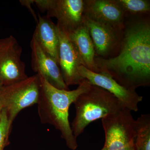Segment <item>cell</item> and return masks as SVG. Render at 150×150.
<instances>
[{
  "label": "cell",
  "mask_w": 150,
  "mask_h": 150,
  "mask_svg": "<svg viewBox=\"0 0 150 150\" xmlns=\"http://www.w3.org/2000/svg\"><path fill=\"white\" fill-rule=\"evenodd\" d=\"M50 18L38 13L36 28L33 36L43 51L59 64V39L56 24Z\"/></svg>",
  "instance_id": "13"
},
{
  "label": "cell",
  "mask_w": 150,
  "mask_h": 150,
  "mask_svg": "<svg viewBox=\"0 0 150 150\" xmlns=\"http://www.w3.org/2000/svg\"><path fill=\"white\" fill-rule=\"evenodd\" d=\"M20 3L23 6L26 7L28 9V10L31 13V14L35 18V21L37 22L38 21L37 17L35 13V12L33 10L32 7H31V4H34V0H24H24H23V1L21 0V1H20Z\"/></svg>",
  "instance_id": "18"
},
{
  "label": "cell",
  "mask_w": 150,
  "mask_h": 150,
  "mask_svg": "<svg viewBox=\"0 0 150 150\" xmlns=\"http://www.w3.org/2000/svg\"><path fill=\"white\" fill-rule=\"evenodd\" d=\"M67 33L76 46L85 67L93 72L99 74L95 61L96 55L93 43L84 22L77 29Z\"/></svg>",
  "instance_id": "14"
},
{
  "label": "cell",
  "mask_w": 150,
  "mask_h": 150,
  "mask_svg": "<svg viewBox=\"0 0 150 150\" xmlns=\"http://www.w3.org/2000/svg\"><path fill=\"white\" fill-rule=\"evenodd\" d=\"M85 16L97 22L123 29L126 16L115 0H85Z\"/></svg>",
  "instance_id": "12"
},
{
  "label": "cell",
  "mask_w": 150,
  "mask_h": 150,
  "mask_svg": "<svg viewBox=\"0 0 150 150\" xmlns=\"http://www.w3.org/2000/svg\"><path fill=\"white\" fill-rule=\"evenodd\" d=\"M79 72L92 85L104 89L114 96L123 107L131 111L136 112L139 110L138 105L143 100V97L136 91L121 86L109 76L93 72L84 66L80 67Z\"/></svg>",
  "instance_id": "10"
},
{
  "label": "cell",
  "mask_w": 150,
  "mask_h": 150,
  "mask_svg": "<svg viewBox=\"0 0 150 150\" xmlns=\"http://www.w3.org/2000/svg\"><path fill=\"white\" fill-rule=\"evenodd\" d=\"M59 39V66L62 77L67 86L79 85L85 80L79 72L84 64L74 43L67 32L56 24Z\"/></svg>",
  "instance_id": "7"
},
{
  "label": "cell",
  "mask_w": 150,
  "mask_h": 150,
  "mask_svg": "<svg viewBox=\"0 0 150 150\" xmlns=\"http://www.w3.org/2000/svg\"><path fill=\"white\" fill-rule=\"evenodd\" d=\"M131 112L124 108L101 119L107 150H136V120Z\"/></svg>",
  "instance_id": "5"
},
{
  "label": "cell",
  "mask_w": 150,
  "mask_h": 150,
  "mask_svg": "<svg viewBox=\"0 0 150 150\" xmlns=\"http://www.w3.org/2000/svg\"><path fill=\"white\" fill-rule=\"evenodd\" d=\"M3 109H4V106H3L2 102L0 98V117H1V114L2 111Z\"/></svg>",
  "instance_id": "19"
},
{
  "label": "cell",
  "mask_w": 150,
  "mask_h": 150,
  "mask_svg": "<svg viewBox=\"0 0 150 150\" xmlns=\"http://www.w3.org/2000/svg\"><path fill=\"white\" fill-rule=\"evenodd\" d=\"M4 86V84L2 83L1 81V80H0V89L2 87Z\"/></svg>",
  "instance_id": "20"
},
{
  "label": "cell",
  "mask_w": 150,
  "mask_h": 150,
  "mask_svg": "<svg viewBox=\"0 0 150 150\" xmlns=\"http://www.w3.org/2000/svg\"><path fill=\"white\" fill-rule=\"evenodd\" d=\"M126 16L149 14L150 1L148 0H115Z\"/></svg>",
  "instance_id": "16"
},
{
  "label": "cell",
  "mask_w": 150,
  "mask_h": 150,
  "mask_svg": "<svg viewBox=\"0 0 150 150\" xmlns=\"http://www.w3.org/2000/svg\"><path fill=\"white\" fill-rule=\"evenodd\" d=\"M101 150H107V149H106V148L105 147V146H103V148L101 149Z\"/></svg>",
  "instance_id": "21"
},
{
  "label": "cell",
  "mask_w": 150,
  "mask_h": 150,
  "mask_svg": "<svg viewBox=\"0 0 150 150\" xmlns=\"http://www.w3.org/2000/svg\"><path fill=\"white\" fill-rule=\"evenodd\" d=\"M84 23L93 43L96 57L108 59L116 56L121 46L123 28L97 22L85 16Z\"/></svg>",
  "instance_id": "8"
},
{
  "label": "cell",
  "mask_w": 150,
  "mask_h": 150,
  "mask_svg": "<svg viewBox=\"0 0 150 150\" xmlns=\"http://www.w3.org/2000/svg\"><path fill=\"white\" fill-rule=\"evenodd\" d=\"M40 91L38 74L0 89V98L11 125L21 111L37 104Z\"/></svg>",
  "instance_id": "4"
},
{
  "label": "cell",
  "mask_w": 150,
  "mask_h": 150,
  "mask_svg": "<svg viewBox=\"0 0 150 150\" xmlns=\"http://www.w3.org/2000/svg\"><path fill=\"white\" fill-rule=\"evenodd\" d=\"M30 47L33 70L54 87L69 90L64 80L58 63L43 51L33 36L30 41Z\"/></svg>",
  "instance_id": "11"
},
{
  "label": "cell",
  "mask_w": 150,
  "mask_h": 150,
  "mask_svg": "<svg viewBox=\"0 0 150 150\" xmlns=\"http://www.w3.org/2000/svg\"><path fill=\"white\" fill-rule=\"evenodd\" d=\"M85 4V0H46L43 11L48 17L56 18L60 27L70 32L83 23Z\"/></svg>",
  "instance_id": "9"
},
{
  "label": "cell",
  "mask_w": 150,
  "mask_h": 150,
  "mask_svg": "<svg viewBox=\"0 0 150 150\" xmlns=\"http://www.w3.org/2000/svg\"><path fill=\"white\" fill-rule=\"evenodd\" d=\"M135 150H150V115L143 114L136 120Z\"/></svg>",
  "instance_id": "15"
},
{
  "label": "cell",
  "mask_w": 150,
  "mask_h": 150,
  "mask_svg": "<svg viewBox=\"0 0 150 150\" xmlns=\"http://www.w3.org/2000/svg\"><path fill=\"white\" fill-rule=\"evenodd\" d=\"M73 103L76 115L71 127L76 139L83 133L92 122L116 113L124 108L114 96L104 89L92 85Z\"/></svg>",
  "instance_id": "3"
},
{
  "label": "cell",
  "mask_w": 150,
  "mask_h": 150,
  "mask_svg": "<svg viewBox=\"0 0 150 150\" xmlns=\"http://www.w3.org/2000/svg\"><path fill=\"white\" fill-rule=\"evenodd\" d=\"M12 125L10 123L5 109H3L0 117V150H4L8 145L9 136L11 129Z\"/></svg>",
  "instance_id": "17"
},
{
  "label": "cell",
  "mask_w": 150,
  "mask_h": 150,
  "mask_svg": "<svg viewBox=\"0 0 150 150\" xmlns=\"http://www.w3.org/2000/svg\"><path fill=\"white\" fill-rule=\"evenodd\" d=\"M99 74L136 91L150 85V19L149 14L126 16L120 48L108 59L96 57Z\"/></svg>",
  "instance_id": "1"
},
{
  "label": "cell",
  "mask_w": 150,
  "mask_h": 150,
  "mask_svg": "<svg viewBox=\"0 0 150 150\" xmlns=\"http://www.w3.org/2000/svg\"><path fill=\"white\" fill-rule=\"evenodd\" d=\"M38 75L40 91L37 104L40 121L54 126L61 133L67 146L75 150L78 145L69 121V109L71 104L81 94L87 91L91 84L85 79L74 90L60 89Z\"/></svg>",
  "instance_id": "2"
},
{
  "label": "cell",
  "mask_w": 150,
  "mask_h": 150,
  "mask_svg": "<svg viewBox=\"0 0 150 150\" xmlns=\"http://www.w3.org/2000/svg\"><path fill=\"white\" fill-rule=\"evenodd\" d=\"M22 50L15 38L0 39V80L4 86L27 79L25 64L21 60Z\"/></svg>",
  "instance_id": "6"
}]
</instances>
